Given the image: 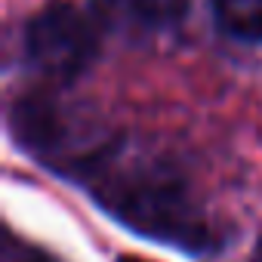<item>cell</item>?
I'll return each mask as SVG.
<instances>
[{
    "mask_svg": "<svg viewBox=\"0 0 262 262\" xmlns=\"http://www.w3.org/2000/svg\"><path fill=\"white\" fill-rule=\"evenodd\" d=\"M99 53V34L93 16H83L65 0L40 7L25 25L28 65L53 83L77 80Z\"/></svg>",
    "mask_w": 262,
    "mask_h": 262,
    "instance_id": "3957f363",
    "label": "cell"
},
{
    "mask_svg": "<svg viewBox=\"0 0 262 262\" xmlns=\"http://www.w3.org/2000/svg\"><path fill=\"white\" fill-rule=\"evenodd\" d=\"M213 13L228 37L247 43L262 40V0H213Z\"/></svg>",
    "mask_w": 262,
    "mask_h": 262,
    "instance_id": "5b68a950",
    "label": "cell"
},
{
    "mask_svg": "<svg viewBox=\"0 0 262 262\" xmlns=\"http://www.w3.org/2000/svg\"><path fill=\"white\" fill-rule=\"evenodd\" d=\"M117 262H148V259H142V256H120Z\"/></svg>",
    "mask_w": 262,
    "mask_h": 262,
    "instance_id": "ba28073f",
    "label": "cell"
},
{
    "mask_svg": "<svg viewBox=\"0 0 262 262\" xmlns=\"http://www.w3.org/2000/svg\"><path fill=\"white\" fill-rule=\"evenodd\" d=\"M77 182L90 188L93 201L111 219L142 237L185 253H216L228 244L225 225L198 204L173 164L126 155L120 139Z\"/></svg>",
    "mask_w": 262,
    "mask_h": 262,
    "instance_id": "6da1fadb",
    "label": "cell"
},
{
    "mask_svg": "<svg viewBox=\"0 0 262 262\" xmlns=\"http://www.w3.org/2000/svg\"><path fill=\"white\" fill-rule=\"evenodd\" d=\"M247 262H262V244H259V247H256V250H253V256H250V259H247Z\"/></svg>",
    "mask_w": 262,
    "mask_h": 262,
    "instance_id": "52a82bcc",
    "label": "cell"
},
{
    "mask_svg": "<svg viewBox=\"0 0 262 262\" xmlns=\"http://www.w3.org/2000/svg\"><path fill=\"white\" fill-rule=\"evenodd\" d=\"M188 0H90L93 22L111 34L151 37L182 22Z\"/></svg>",
    "mask_w": 262,
    "mask_h": 262,
    "instance_id": "277c9868",
    "label": "cell"
},
{
    "mask_svg": "<svg viewBox=\"0 0 262 262\" xmlns=\"http://www.w3.org/2000/svg\"><path fill=\"white\" fill-rule=\"evenodd\" d=\"M4 262H56V259L47 256L43 250L28 247V244H7V250H4Z\"/></svg>",
    "mask_w": 262,
    "mask_h": 262,
    "instance_id": "8992f818",
    "label": "cell"
},
{
    "mask_svg": "<svg viewBox=\"0 0 262 262\" xmlns=\"http://www.w3.org/2000/svg\"><path fill=\"white\" fill-rule=\"evenodd\" d=\"M10 129L31 158L68 179H80L117 145V136H111L93 114L43 93L22 96L13 105Z\"/></svg>",
    "mask_w": 262,
    "mask_h": 262,
    "instance_id": "7a4b0ae2",
    "label": "cell"
}]
</instances>
